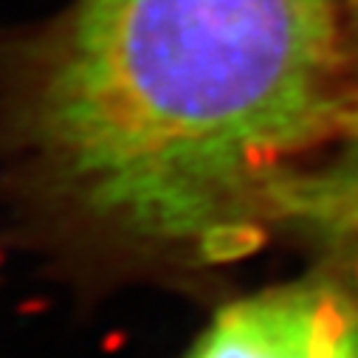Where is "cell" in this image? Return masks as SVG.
<instances>
[{"mask_svg":"<svg viewBox=\"0 0 358 358\" xmlns=\"http://www.w3.org/2000/svg\"><path fill=\"white\" fill-rule=\"evenodd\" d=\"M344 59L336 0H68L0 34V138L105 231L215 254L338 130Z\"/></svg>","mask_w":358,"mask_h":358,"instance_id":"6da1fadb","label":"cell"},{"mask_svg":"<svg viewBox=\"0 0 358 358\" xmlns=\"http://www.w3.org/2000/svg\"><path fill=\"white\" fill-rule=\"evenodd\" d=\"M187 358H358V299L333 280H299L234 299Z\"/></svg>","mask_w":358,"mask_h":358,"instance_id":"7a4b0ae2","label":"cell"},{"mask_svg":"<svg viewBox=\"0 0 358 358\" xmlns=\"http://www.w3.org/2000/svg\"><path fill=\"white\" fill-rule=\"evenodd\" d=\"M338 150L308 169H282L265 184L259 220L316 240L358 280V102L338 124Z\"/></svg>","mask_w":358,"mask_h":358,"instance_id":"3957f363","label":"cell"},{"mask_svg":"<svg viewBox=\"0 0 358 358\" xmlns=\"http://www.w3.org/2000/svg\"><path fill=\"white\" fill-rule=\"evenodd\" d=\"M352 15H355V29H358V0H352Z\"/></svg>","mask_w":358,"mask_h":358,"instance_id":"277c9868","label":"cell"}]
</instances>
